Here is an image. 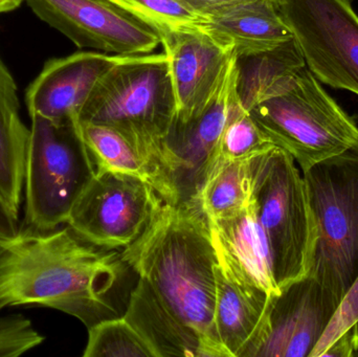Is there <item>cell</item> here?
Masks as SVG:
<instances>
[{"label": "cell", "instance_id": "cell-12", "mask_svg": "<svg viewBox=\"0 0 358 357\" xmlns=\"http://www.w3.org/2000/svg\"><path fill=\"white\" fill-rule=\"evenodd\" d=\"M338 303L308 274L269 299L260 333L248 357H309Z\"/></svg>", "mask_w": 358, "mask_h": 357}, {"label": "cell", "instance_id": "cell-9", "mask_svg": "<svg viewBox=\"0 0 358 357\" xmlns=\"http://www.w3.org/2000/svg\"><path fill=\"white\" fill-rule=\"evenodd\" d=\"M164 203L149 182L126 174H94L69 214L67 226L103 249L131 245Z\"/></svg>", "mask_w": 358, "mask_h": 357}, {"label": "cell", "instance_id": "cell-23", "mask_svg": "<svg viewBox=\"0 0 358 357\" xmlns=\"http://www.w3.org/2000/svg\"><path fill=\"white\" fill-rule=\"evenodd\" d=\"M275 146L268 140L250 113L236 99L229 119L221 134L217 153L219 161H248Z\"/></svg>", "mask_w": 358, "mask_h": 357}, {"label": "cell", "instance_id": "cell-11", "mask_svg": "<svg viewBox=\"0 0 358 357\" xmlns=\"http://www.w3.org/2000/svg\"><path fill=\"white\" fill-rule=\"evenodd\" d=\"M235 59L203 110L185 121L176 117L168 134L166 168L178 203L198 201L216 166L219 140L237 99Z\"/></svg>", "mask_w": 358, "mask_h": 357}, {"label": "cell", "instance_id": "cell-3", "mask_svg": "<svg viewBox=\"0 0 358 357\" xmlns=\"http://www.w3.org/2000/svg\"><path fill=\"white\" fill-rule=\"evenodd\" d=\"M178 115L169 59L124 57L103 75L80 113V123L108 126L138 153L165 203H178L166 168V140Z\"/></svg>", "mask_w": 358, "mask_h": 357}, {"label": "cell", "instance_id": "cell-13", "mask_svg": "<svg viewBox=\"0 0 358 357\" xmlns=\"http://www.w3.org/2000/svg\"><path fill=\"white\" fill-rule=\"evenodd\" d=\"M178 102L176 119L199 115L222 82L235 54L199 27L162 33Z\"/></svg>", "mask_w": 358, "mask_h": 357}, {"label": "cell", "instance_id": "cell-19", "mask_svg": "<svg viewBox=\"0 0 358 357\" xmlns=\"http://www.w3.org/2000/svg\"><path fill=\"white\" fill-rule=\"evenodd\" d=\"M17 85L0 58V196L19 215L29 128L21 121Z\"/></svg>", "mask_w": 358, "mask_h": 357}, {"label": "cell", "instance_id": "cell-24", "mask_svg": "<svg viewBox=\"0 0 358 357\" xmlns=\"http://www.w3.org/2000/svg\"><path fill=\"white\" fill-rule=\"evenodd\" d=\"M84 357H155L125 318L107 319L88 328Z\"/></svg>", "mask_w": 358, "mask_h": 357}, {"label": "cell", "instance_id": "cell-29", "mask_svg": "<svg viewBox=\"0 0 358 357\" xmlns=\"http://www.w3.org/2000/svg\"><path fill=\"white\" fill-rule=\"evenodd\" d=\"M18 215L8 207V203L0 196V243H10L20 235Z\"/></svg>", "mask_w": 358, "mask_h": 357}, {"label": "cell", "instance_id": "cell-17", "mask_svg": "<svg viewBox=\"0 0 358 357\" xmlns=\"http://www.w3.org/2000/svg\"><path fill=\"white\" fill-rule=\"evenodd\" d=\"M124 318L138 331L155 357H219L216 350L178 319L152 287L138 278Z\"/></svg>", "mask_w": 358, "mask_h": 357}, {"label": "cell", "instance_id": "cell-15", "mask_svg": "<svg viewBox=\"0 0 358 357\" xmlns=\"http://www.w3.org/2000/svg\"><path fill=\"white\" fill-rule=\"evenodd\" d=\"M208 221L222 272L238 282L261 289L268 296L280 293L266 237L252 199L248 207L238 215Z\"/></svg>", "mask_w": 358, "mask_h": 357}, {"label": "cell", "instance_id": "cell-10", "mask_svg": "<svg viewBox=\"0 0 358 357\" xmlns=\"http://www.w3.org/2000/svg\"><path fill=\"white\" fill-rule=\"evenodd\" d=\"M42 20L78 48L117 56L150 54L159 31L111 0H25Z\"/></svg>", "mask_w": 358, "mask_h": 357}, {"label": "cell", "instance_id": "cell-27", "mask_svg": "<svg viewBox=\"0 0 358 357\" xmlns=\"http://www.w3.org/2000/svg\"><path fill=\"white\" fill-rule=\"evenodd\" d=\"M355 324H358V276L343 296L327 328L309 357H321L338 337Z\"/></svg>", "mask_w": 358, "mask_h": 357}, {"label": "cell", "instance_id": "cell-26", "mask_svg": "<svg viewBox=\"0 0 358 357\" xmlns=\"http://www.w3.org/2000/svg\"><path fill=\"white\" fill-rule=\"evenodd\" d=\"M43 342L29 319L22 316H0V357H17L31 351Z\"/></svg>", "mask_w": 358, "mask_h": 357}, {"label": "cell", "instance_id": "cell-4", "mask_svg": "<svg viewBox=\"0 0 358 357\" xmlns=\"http://www.w3.org/2000/svg\"><path fill=\"white\" fill-rule=\"evenodd\" d=\"M252 201L266 237L280 291L310 274L317 224L303 174L283 149L269 147L250 159Z\"/></svg>", "mask_w": 358, "mask_h": 357}, {"label": "cell", "instance_id": "cell-22", "mask_svg": "<svg viewBox=\"0 0 358 357\" xmlns=\"http://www.w3.org/2000/svg\"><path fill=\"white\" fill-rule=\"evenodd\" d=\"M80 124L84 143L96 167V173L126 174L150 184L146 166L134 147L119 132L100 124Z\"/></svg>", "mask_w": 358, "mask_h": 357}, {"label": "cell", "instance_id": "cell-1", "mask_svg": "<svg viewBox=\"0 0 358 357\" xmlns=\"http://www.w3.org/2000/svg\"><path fill=\"white\" fill-rule=\"evenodd\" d=\"M124 265L121 254L84 240L69 226L21 231L0 252V310L44 306L90 328L117 316L109 293Z\"/></svg>", "mask_w": 358, "mask_h": 357}, {"label": "cell", "instance_id": "cell-32", "mask_svg": "<svg viewBox=\"0 0 358 357\" xmlns=\"http://www.w3.org/2000/svg\"><path fill=\"white\" fill-rule=\"evenodd\" d=\"M4 245L3 243H0V252L2 251V249H3Z\"/></svg>", "mask_w": 358, "mask_h": 357}, {"label": "cell", "instance_id": "cell-31", "mask_svg": "<svg viewBox=\"0 0 358 357\" xmlns=\"http://www.w3.org/2000/svg\"><path fill=\"white\" fill-rule=\"evenodd\" d=\"M22 1L23 0H0V14L15 10Z\"/></svg>", "mask_w": 358, "mask_h": 357}, {"label": "cell", "instance_id": "cell-21", "mask_svg": "<svg viewBox=\"0 0 358 357\" xmlns=\"http://www.w3.org/2000/svg\"><path fill=\"white\" fill-rule=\"evenodd\" d=\"M250 159L219 161L198 196L208 219H223L241 213L250 203Z\"/></svg>", "mask_w": 358, "mask_h": 357}, {"label": "cell", "instance_id": "cell-16", "mask_svg": "<svg viewBox=\"0 0 358 357\" xmlns=\"http://www.w3.org/2000/svg\"><path fill=\"white\" fill-rule=\"evenodd\" d=\"M235 56L275 48L294 39L275 0H244L201 15L198 27Z\"/></svg>", "mask_w": 358, "mask_h": 357}, {"label": "cell", "instance_id": "cell-25", "mask_svg": "<svg viewBox=\"0 0 358 357\" xmlns=\"http://www.w3.org/2000/svg\"><path fill=\"white\" fill-rule=\"evenodd\" d=\"M157 29L165 31L197 27L201 15L178 0H111Z\"/></svg>", "mask_w": 358, "mask_h": 357}, {"label": "cell", "instance_id": "cell-14", "mask_svg": "<svg viewBox=\"0 0 358 357\" xmlns=\"http://www.w3.org/2000/svg\"><path fill=\"white\" fill-rule=\"evenodd\" d=\"M124 57L82 52L48 61L27 90L29 117L80 122V113L96 84Z\"/></svg>", "mask_w": 358, "mask_h": 357}, {"label": "cell", "instance_id": "cell-6", "mask_svg": "<svg viewBox=\"0 0 358 357\" xmlns=\"http://www.w3.org/2000/svg\"><path fill=\"white\" fill-rule=\"evenodd\" d=\"M94 174L80 122L31 115L24 177L27 230L50 232L67 224Z\"/></svg>", "mask_w": 358, "mask_h": 357}, {"label": "cell", "instance_id": "cell-30", "mask_svg": "<svg viewBox=\"0 0 358 357\" xmlns=\"http://www.w3.org/2000/svg\"><path fill=\"white\" fill-rule=\"evenodd\" d=\"M178 1L182 2L187 8L202 15L215 10V8H222V6L237 3V2L244 1V0H178Z\"/></svg>", "mask_w": 358, "mask_h": 357}, {"label": "cell", "instance_id": "cell-18", "mask_svg": "<svg viewBox=\"0 0 358 357\" xmlns=\"http://www.w3.org/2000/svg\"><path fill=\"white\" fill-rule=\"evenodd\" d=\"M215 326L229 357H248L264 323L271 296L227 276L216 266Z\"/></svg>", "mask_w": 358, "mask_h": 357}, {"label": "cell", "instance_id": "cell-2", "mask_svg": "<svg viewBox=\"0 0 358 357\" xmlns=\"http://www.w3.org/2000/svg\"><path fill=\"white\" fill-rule=\"evenodd\" d=\"M121 258L219 357H229L215 326L218 257L199 201H164Z\"/></svg>", "mask_w": 358, "mask_h": 357}, {"label": "cell", "instance_id": "cell-8", "mask_svg": "<svg viewBox=\"0 0 358 357\" xmlns=\"http://www.w3.org/2000/svg\"><path fill=\"white\" fill-rule=\"evenodd\" d=\"M307 68L358 96V16L351 0H275Z\"/></svg>", "mask_w": 358, "mask_h": 357}, {"label": "cell", "instance_id": "cell-28", "mask_svg": "<svg viewBox=\"0 0 358 357\" xmlns=\"http://www.w3.org/2000/svg\"><path fill=\"white\" fill-rule=\"evenodd\" d=\"M358 351V324L338 337L321 357H352Z\"/></svg>", "mask_w": 358, "mask_h": 357}, {"label": "cell", "instance_id": "cell-5", "mask_svg": "<svg viewBox=\"0 0 358 357\" xmlns=\"http://www.w3.org/2000/svg\"><path fill=\"white\" fill-rule=\"evenodd\" d=\"M248 112L268 140L286 151L302 172L358 143L355 119L307 66Z\"/></svg>", "mask_w": 358, "mask_h": 357}, {"label": "cell", "instance_id": "cell-7", "mask_svg": "<svg viewBox=\"0 0 358 357\" xmlns=\"http://www.w3.org/2000/svg\"><path fill=\"white\" fill-rule=\"evenodd\" d=\"M302 174L317 224L310 275L340 303L358 276V143Z\"/></svg>", "mask_w": 358, "mask_h": 357}, {"label": "cell", "instance_id": "cell-20", "mask_svg": "<svg viewBox=\"0 0 358 357\" xmlns=\"http://www.w3.org/2000/svg\"><path fill=\"white\" fill-rule=\"evenodd\" d=\"M235 65L236 92L248 111L306 66L294 39L269 50L236 56Z\"/></svg>", "mask_w": 358, "mask_h": 357}]
</instances>
